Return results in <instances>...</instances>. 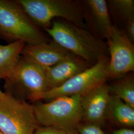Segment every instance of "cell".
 Returning <instances> with one entry per match:
<instances>
[{"instance_id": "cell-1", "label": "cell", "mask_w": 134, "mask_h": 134, "mask_svg": "<svg viewBox=\"0 0 134 134\" xmlns=\"http://www.w3.org/2000/svg\"><path fill=\"white\" fill-rule=\"evenodd\" d=\"M44 30L54 42L91 66L101 58L108 57L106 43L96 38L87 29L65 20L54 21Z\"/></svg>"}, {"instance_id": "cell-2", "label": "cell", "mask_w": 134, "mask_h": 134, "mask_svg": "<svg viewBox=\"0 0 134 134\" xmlns=\"http://www.w3.org/2000/svg\"><path fill=\"white\" fill-rule=\"evenodd\" d=\"M0 39L9 43L20 41L30 45L49 42L16 0H0Z\"/></svg>"}, {"instance_id": "cell-3", "label": "cell", "mask_w": 134, "mask_h": 134, "mask_svg": "<svg viewBox=\"0 0 134 134\" xmlns=\"http://www.w3.org/2000/svg\"><path fill=\"white\" fill-rule=\"evenodd\" d=\"M81 96H60L43 102L31 104L39 125L77 131L82 122Z\"/></svg>"}, {"instance_id": "cell-4", "label": "cell", "mask_w": 134, "mask_h": 134, "mask_svg": "<svg viewBox=\"0 0 134 134\" xmlns=\"http://www.w3.org/2000/svg\"><path fill=\"white\" fill-rule=\"evenodd\" d=\"M39 29L49 27L54 18H61L87 29L80 3L71 0H16ZM88 30V29H87Z\"/></svg>"}, {"instance_id": "cell-5", "label": "cell", "mask_w": 134, "mask_h": 134, "mask_svg": "<svg viewBox=\"0 0 134 134\" xmlns=\"http://www.w3.org/2000/svg\"><path fill=\"white\" fill-rule=\"evenodd\" d=\"M5 81V93L20 100L32 103L41 100L43 94L49 90L46 68L21 57L14 71Z\"/></svg>"}, {"instance_id": "cell-6", "label": "cell", "mask_w": 134, "mask_h": 134, "mask_svg": "<svg viewBox=\"0 0 134 134\" xmlns=\"http://www.w3.org/2000/svg\"><path fill=\"white\" fill-rule=\"evenodd\" d=\"M39 126L31 104L5 93L0 100V130L5 134H34Z\"/></svg>"}, {"instance_id": "cell-7", "label": "cell", "mask_w": 134, "mask_h": 134, "mask_svg": "<svg viewBox=\"0 0 134 134\" xmlns=\"http://www.w3.org/2000/svg\"><path fill=\"white\" fill-rule=\"evenodd\" d=\"M109 58H101L94 65L66 81L61 86L51 89L42 96L49 101L60 96H84L109 79L107 67Z\"/></svg>"}, {"instance_id": "cell-8", "label": "cell", "mask_w": 134, "mask_h": 134, "mask_svg": "<svg viewBox=\"0 0 134 134\" xmlns=\"http://www.w3.org/2000/svg\"><path fill=\"white\" fill-rule=\"evenodd\" d=\"M110 56L107 67L109 79H118L134 70V46L125 32L113 25L106 39Z\"/></svg>"}, {"instance_id": "cell-9", "label": "cell", "mask_w": 134, "mask_h": 134, "mask_svg": "<svg viewBox=\"0 0 134 134\" xmlns=\"http://www.w3.org/2000/svg\"><path fill=\"white\" fill-rule=\"evenodd\" d=\"M88 30L97 38L106 39L113 24L105 0H86L80 2Z\"/></svg>"}, {"instance_id": "cell-10", "label": "cell", "mask_w": 134, "mask_h": 134, "mask_svg": "<svg viewBox=\"0 0 134 134\" xmlns=\"http://www.w3.org/2000/svg\"><path fill=\"white\" fill-rule=\"evenodd\" d=\"M110 96L108 85L106 82L82 96V122L102 128L106 121V111Z\"/></svg>"}, {"instance_id": "cell-11", "label": "cell", "mask_w": 134, "mask_h": 134, "mask_svg": "<svg viewBox=\"0 0 134 134\" xmlns=\"http://www.w3.org/2000/svg\"><path fill=\"white\" fill-rule=\"evenodd\" d=\"M73 55L52 41L37 45L26 44L21 51L20 56L29 62L47 68Z\"/></svg>"}, {"instance_id": "cell-12", "label": "cell", "mask_w": 134, "mask_h": 134, "mask_svg": "<svg viewBox=\"0 0 134 134\" xmlns=\"http://www.w3.org/2000/svg\"><path fill=\"white\" fill-rule=\"evenodd\" d=\"M90 67L91 66L81 58L73 55L52 67L46 68L49 90L61 86Z\"/></svg>"}, {"instance_id": "cell-13", "label": "cell", "mask_w": 134, "mask_h": 134, "mask_svg": "<svg viewBox=\"0 0 134 134\" xmlns=\"http://www.w3.org/2000/svg\"><path fill=\"white\" fill-rule=\"evenodd\" d=\"M106 121H109L120 128L134 127V108L120 98L110 95L107 106Z\"/></svg>"}, {"instance_id": "cell-14", "label": "cell", "mask_w": 134, "mask_h": 134, "mask_svg": "<svg viewBox=\"0 0 134 134\" xmlns=\"http://www.w3.org/2000/svg\"><path fill=\"white\" fill-rule=\"evenodd\" d=\"M26 44L16 41L7 45L0 44V81L10 76L20 59L21 52Z\"/></svg>"}, {"instance_id": "cell-15", "label": "cell", "mask_w": 134, "mask_h": 134, "mask_svg": "<svg viewBox=\"0 0 134 134\" xmlns=\"http://www.w3.org/2000/svg\"><path fill=\"white\" fill-rule=\"evenodd\" d=\"M109 87L110 95L115 96L134 108V78L133 75H126L117 79Z\"/></svg>"}, {"instance_id": "cell-16", "label": "cell", "mask_w": 134, "mask_h": 134, "mask_svg": "<svg viewBox=\"0 0 134 134\" xmlns=\"http://www.w3.org/2000/svg\"><path fill=\"white\" fill-rule=\"evenodd\" d=\"M110 14L125 24L134 19V0H110L107 1Z\"/></svg>"}, {"instance_id": "cell-17", "label": "cell", "mask_w": 134, "mask_h": 134, "mask_svg": "<svg viewBox=\"0 0 134 134\" xmlns=\"http://www.w3.org/2000/svg\"><path fill=\"white\" fill-rule=\"evenodd\" d=\"M77 131L79 134H105L99 126L83 122L79 126Z\"/></svg>"}, {"instance_id": "cell-18", "label": "cell", "mask_w": 134, "mask_h": 134, "mask_svg": "<svg viewBox=\"0 0 134 134\" xmlns=\"http://www.w3.org/2000/svg\"><path fill=\"white\" fill-rule=\"evenodd\" d=\"M34 134H79L77 131H68L51 127L39 126Z\"/></svg>"}, {"instance_id": "cell-19", "label": "cell", "mask_w": 134, "mask_h": 134, "mask_svg": "<svg viewBox=\"0 0 134 134\" xmlns=\"http://www.w3.org/2000/svg\"><path fill=\"white\" fill-rule=\"evenodd\" d=\"M125 32L128 38L132 42L134 41V19H130L124 24Z\"/></svg>"}, {"instance_id": "cell-20", "label": "cell", "mask_w": 134, "mask_h": 134, "mask_svg": "<svg viewBox=\"0 0 134 134\" xmlns=\"http://www.w3.org/2000/svg\"><path fill=\"white\" fill-rule=\"evenodd\" d=\"M111 134H134V130L131 128H122L112 131Z\"/></svg>"}, {"instance_id": "cell-21", "label": "cell", "mask_w": 134, "mask_h": 134, "mask_svg": "<svg viewBox=\"0 0 134 134\" xmlns=\"http://www.w3.org/2000/svg\"><path fill=\"white\" fill-rule=\"evenodd\" d=\"M5 96V93L0 89V100Z\"/></svg>"}, {"instance_id": "cell-22", "label": "cell", "mask_w": 134, "mask_h": 134, "mask_svg": "<svg viewBox=\"0 0 134 134\" xmlns=\"http://www.w3.org/2000/svg\"><path fill=\"white\" fill-rule=\"evenodd\" d=\"M0 134H4V133H3V132H2V131H1V130H0Z\"/></svg>"}]
</instances>
